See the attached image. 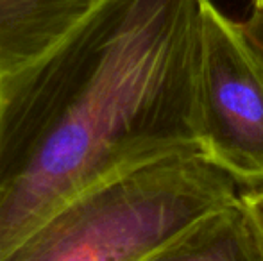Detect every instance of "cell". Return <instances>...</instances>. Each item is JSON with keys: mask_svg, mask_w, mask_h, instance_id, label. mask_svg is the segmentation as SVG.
Masks as SVG:
<instances>
[{"mask_svg": "<svg viewBox=\"0 0 263 261\" xmlns=\"http://www.w3.org/2000/svg\"><path fill=\"white\" fill-rule=\"evenodd\" d=\"M246 34L247 42L251 43V47L254 49V52L258 54V57L263 63V9L254 7L251 16L246 22H240Z\"/></svg>", "mask_w": 263, "mask_h": 261, "instance_id": "cell-7", "label": "cell"}, {"mask_svg": "<svg viewBox=\"0 0 263 261\" xmlns=\"http://www.w3.org/2000/svg\"><path fill=\"white\" fill-rule=\"evenodd\" d=\"M254 7H258V9H263V0H254Z\"/></svg>", "mask_w": 263, "mask_h": 261, "instance_id": "cell-8", "label": "cell"}, {"mask_svg": "<svg viewBox=\"0 0 263 261\" xmlns=\"http://www.w3.org/2000/svg\"><path fill=\"white\" fill-rule=\"evenodd\" d=\"M142 261H263L242 197L206 215Z\"/></svg>", "mask_w": 263, "mask_h": 261, "instance_id": "cell-5", "label": "cell"}, {"mask_svg": "<svg viewBox=\"0 0 263 261\" xmlns=\"http://www.w3.org/2000/svg\"><path fill=\"white\" fill-rule=\"evenodd\" d=\"M208 0H101L49 52L0 77V258L86 190L201 152Z\"/></svg>", "mask_w": 263, "mask_h": 261, "instance_id": "cell-1", "label": "cell"}, {"mask_svg": "<svg viewBox=\"0 0 263 261\" xmlns=\"http://www.w3.org/2000/svg\"><path fill=\"white\" fill-rule=\"evenodd\" d=\"M238 186L202 152L176 154L73 197L0 261H142L238 200Z\"/></svg>", "mask_w": 263, "mask_h": 261, "instance_id": "cell-2", "label": "cell"}, {"mask_svg": "<svg viewBox=\"0 0 263 261\" xmlns=\"http://www.w3.org/2000/svg\"><path fill=\"white\" fill-rule=\"evenodd\" d=\"M101 0H0V77L31 65Z\"/></svg>", "mask_w": 263, "mask_h": 261, "instance_id": "cell-4", "label": "cell"}, {"mask_svg": "<svg viewBox=\"0 0 263 261\" xmlns=\"http://www.w3.org/2000/svg\"><path fill=\"white\" fill-rule=\"evenodd\" d=\"M201 152L249 190L263 188V63L240 22L211 0L197 86Z\"/></svg>", "mask_w": 263, "mask_h": 261, "instance_id": "cell-3", "label": "cell"}, {"mask_svg": "<svg viewBox=\"0 0 263 261\" xmlns=\"http://www.w3.org/2000/svg\"><path fill=\"white\" fill-rule=\"evenodd\" d=\"M242 202L251 216V222H253L254 231H256V236L258 242H260L261 254H263V188H254L243 192Z\"/></svg>", "mask_w": 263, "mask_h": 261, "instance_id": "cell-6", "label": "cell"}]
</instances>
